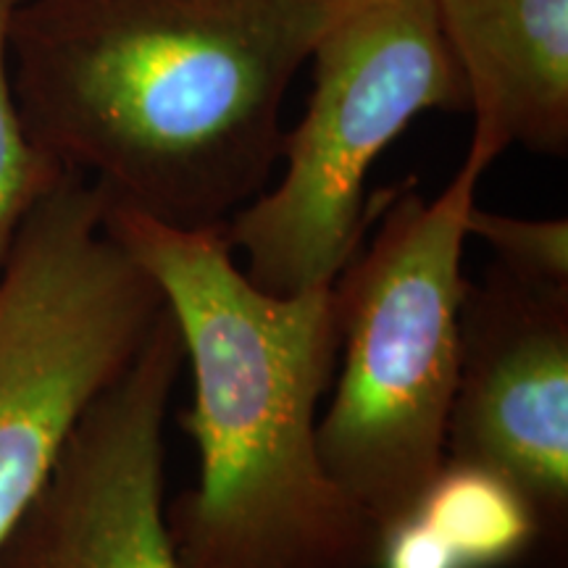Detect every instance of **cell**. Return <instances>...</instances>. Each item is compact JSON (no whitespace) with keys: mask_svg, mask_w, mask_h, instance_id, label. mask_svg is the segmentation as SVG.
Here are the masks:
<instances>
[{"mask_svg":"<svg viewBox=\"0 0 568 568\" xmlns=\"http://www.w3.org/2000/svg\"><path fill=\"white\" fill-rule=\"evenodd\" d=\"M347 0H19L21 124L105 203L224 226L282 161V105Z\"/></svg>","mask_w":568,"mask_h":568,"instance_id":"1","label":"cell"},{"mask_svg":"<svg viewBox=\"0 0 568 568\" xmlns=\"http://www.w3.org/2000/svg\"><path fill=\"white\" fill-rule=\"evenodd\" d=\"M103 226L159 282L193 368L182 426L201 471L166 508L180 568L372 566L379 527L318 450V403L339 355L332 284L255 287L224 226L180 230L109 203Z\"/></svg>","mask_w":568,"mask_h":568,"instance_id":"2","label":"cell"},{"mask_svg":"<svg viewBox=\"0 0 568 568\" xmlns=\"http://www.w3.org/2000/svg\"><path fill=\"white\" fill-rule=\"evenodd\" d=\"M493 163L471 142L435 201L414 180L376 193L372 243L332 282L343 368L318 422V450L376 527L414 506L445 460L468 290L466 213Z\"/></svg>","mask_w":568,"mask_h":568,"instance_id":"3","label":"cell"},{"mask_svg":"<svg viewBox=\"0 0 568 568\" xmlns=\"http://www.w3.org/2000/svg\"><path fill=\"white\" fill-rule=\"evenodd\" d=\"M314 92L284 132L282 182L224 224L245 276L272 295L329 287L374 219V161L424 111H468L435 0H347L318 38Z\"/></svg>","mask_w":568,"mask_h":568,"instance_id":"4","label":"cell"},{"mask_svg":"<svg viewBox=\"0 0 568 568\" xmlns=\"http://www.w3.org/2000/svg\"><path fill=\"white\" fill-rule=\"evenodd\" d=\"M103 211L101 187L67 169L27 213L0 274V542L166 311Z\"/></svg>","mask_w":568,"mask_h":568,"instance_id":"5","label":"cell"},{"mask_svg":"<svg viewBox=\"0 0 568 568\" xmlns=\"http://www.w3.org/2000/svg\"><path fill=\"white\" fill-rule=\"evenodd\" d=\"M182 364L166 305L134 364L92 403L0 542V568H180L163 506V426Z\"/></svg>","mask_w":568,"mask_h":568,"instance_id":"6","label":"cell"},{"mask_svg":"<svg viewBox=\"0 0 568 568\" xmlns=\"http://www.w3.org/2000/svg\"><path fill=\"white\" fill-rule=\"evenodd\" d=\"M445 456L506 474L535 506L552 566L568 539V284L493 261L460 305Z\"/></svg>","mask_w":568,"mask_h":568,"instance_id":"7","label":"cell"},{"mask_svg":"<svg viewBox=\"0 0 568 568\" xmlns=\"http://www.w3.org/2000/svg\"><path fill=\"white\" fill-rule=\"evenodd\" d=\"M468 88L471 142L568 153V0H435Z\"/></svg>","mask_w":568,"mask_h":568,"instance_id":"8","label":"cell"},{"mask_svg":"<svg viewBox=\"0 0 568 568\" xmlns=\"http://www.w3.org/2000/svg\"><path fill=\"white\" fill-rule=\"evenodd\" d=\"M414 508L464 568L552 566L535 506L495 468L445 456Z\"/></svg>","mask_w":568,"mask_h":568,"instance_id":"9","label":"cell"},{"mask_svg":"<svg viewBox=\"0 0 568 568\" xmlns=\"http://www.w3.org/2000/svg\"><path fill=\"white\" fill-rule=\"evenodd\" d=\"M11 3L0 0V274L27 213L67 169L30 140L21 124L9 61Z\"/></svg>","mask_w":568,"mask_h":568,"instance_id":"10","label":"cell"},{"mask_svg":"<svg viewBox=\"0 0 568 568\" xmlns=\"http://www.w3.org/2000/svg\"><path fill=\"white\" fill-rule=\"evenodd\" d=\"M466 234L495 251V261L531 280L568 284L566 219H518L479 209L466 213Z\"/></svg>","mask_w":568,"mask_h":568,"instance_id":"11","label":"cell"},{"mask_svg":"<svg viewBox=\"0 0 568 568\" xmlns=\"http://www.w3.org/2000/svg\"><path fill=\"white\" fill-rule=\"evenodd\" d=\"M368 568H464L429 521L408 506L387 518L376 535Z\"/></svg>","mask_w":568,"mask_h":568,"instance_id":"12","label":"cell"},{"mask_svg":"<svg viewBox=\"0 0 568 568\" xmlns=\"http://www.w3.org/2000/svg\"><path fill=\"white\" fill-rule=\"evenodd\" d=\"M9 3H11V6H13V3H19V0H9Z\"/></svg>","mask_w":568,"mask_h":568,"instance_id":"13","label":"cell"}]
</instances>
